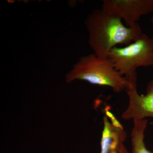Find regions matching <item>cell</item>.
I'll list each match as a JSON object with an SVG mask.
<instances>
[{"label":"cell","instance_id":"6da1fadb","mask_svg":"<svg viewBox=\"0 0 153 153\" xmlns=\"http://www.w3.org/2000/svg\"><path fill=\"white\" fill-rule=\"evenodd\" d=\"M85 25L88 33V44L94 53L102 58L108 57L111 49L117 45L128 46L143 34L138 23L127 27L120 17L101 9L91 12L85 20Z\"/></svg>","mask_w":153,"mask_h":153},{"label":"cell","instance_id":"7a4b0ae2","mask_svg":"<svg viewBox=\"0 0 153 153\" xmlns=\"http://www.w3.org/2000/svg\"><path fill=\"white\" fill-rule=\"evenodd\" d=\"M68 83L84 80L94 85L108 86L115 93L125 90L128 80L115 69L108 57L102 58L94 53L82 56L66 76Z\"/></svg>","mask_w":153,"mask_h":153},{"label":"cell","instance_id":"3957f363","mask_svg":"<svg viewBox=\"0 0 153 153\" xmlns=\"http://www.w3.org/2000/svg\"><path fill=\"white\" fill-rule=\"evenodd\" d=\"M115 69L128 80H137V68L153 66V38L143 33L125 47H115L108 57Z\"/></svg>","mask_w":153,"mask_h":153},{"label":"cell","instance_id":"277c9868","mask_svg":"<svg viewBox=\"0 0 153 153\" xmlns=\"http://www.w3.org/2000/svg\"><path fill=\"white\" fill-rule=\"evenodd\" d=\"M125 91L128 97V104L121 115L123 119L133 120L153 118V78L148 83L145 95H140L138 92L137 80H128Z\"/></svg>","mask_w":153,"mask_h":153},{"label":"cell","instance_id":"5b68a950","mask_svg":"<svg viewBox=\"0 0 153 153\" xmlns=\"http://www.w3.org/2000/svg\"><path fill=\"white\" fill-rule=\"evenodd\" d=\"M101 9L120 17L130 27L141 17L153 12V0H103Z\"/></svg>","mask_w":153,"mask_h":153},{"label":"cell","instance_id":"8992f818","mask_svg":"<svg viewBox=\"0 0 153 153\" xmlns=\"http://www.w3.org/2000/svg\"><path fill=\"white\" fill-rule=\"evenodd\" d=\"M105 111L100 153H129L124 144L127 134L123 126L108 108Z\"/></svg>","mask_w":153,"mask_h":153},{"label":"cell","instance_id":"52a82bcc","mask_svg":"<svg viewBox=\"0 0 153 153\" xmlns=\"http://www.w3.org/2000/svg\"><path fill=\"white\" fill-rule=\"evenodd\" d=\"M147 119L134 120L131 137V153H153L146 147L144 142L145 133L147 126Z\"/></svg>","mask_w":153,"mask_h":153},{"label":"cell","instance_id":"ba28073f","mask_svg":"<svg viewBox=\"0 0 153 153\" xmlns=\"http://www.w3.org/2000/svg\"><path fill=\"white\" fill-rule=\"evenodd\" d=\"M151 22H152V24L153 26V16L151 18Z\"/></svg>","mask_w":153,"mask_h":153}]
</instances>
